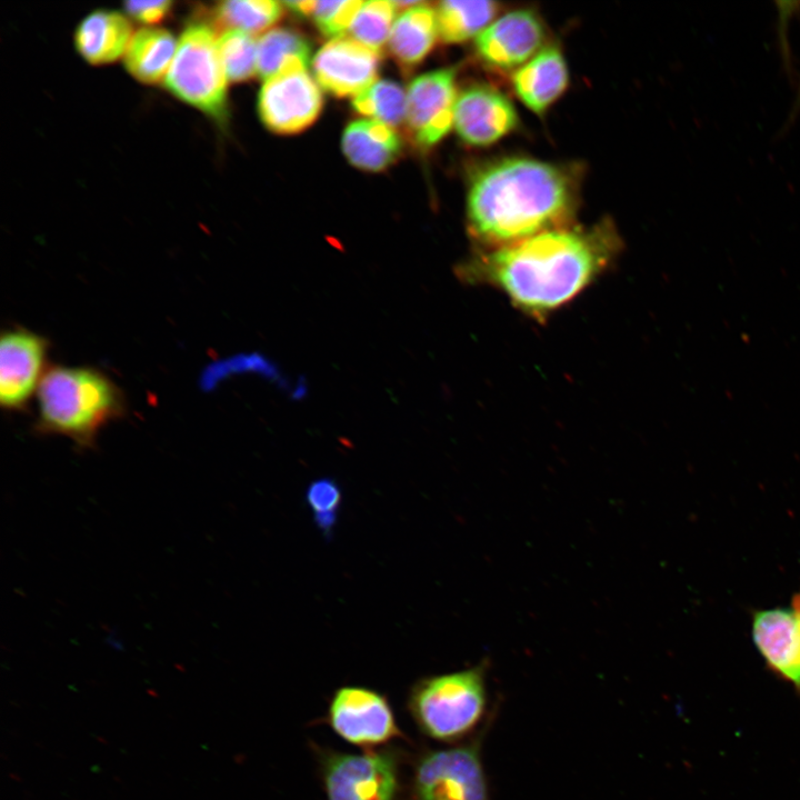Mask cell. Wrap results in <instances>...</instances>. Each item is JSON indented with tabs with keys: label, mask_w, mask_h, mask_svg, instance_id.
Here are the masks:
<instances>
[{
	"label": "cell",
	"mask_w": 800,
	"mask_h": 800,
	"mask_svg": "<svg viewBox=\"0 0 800 800\" xmlns=\"http://www.w3.org/2000/svg\"><path fill=\"white\" fill-rule=\"evenodd\" d=\"M620 239L612 226L561 227L518 242L482 249L458 267L473 284L504 293L517 309L543 319L576 298L613 261Z\"/></svg>",
	"instance_id": "cell-1"
},
{
	"label": "cell",
	"mask_w": 800,
	"mask_h": 800,
	"mask_svg": "<svg viewBox=\"0 0 800 800\" xmlns=\"http://www.w3.org/2000/svg\"><path fill=\"white\" fill-rule=\"evenodd\" d=\"M577 199L568 169L529 158L493 161L470 179L469 231L483 249L508 246L568 226Z\"/></svg>",
	"instance_id": "cell-2"
},
{
	"label": "cell",
	"mask_w": 800,
	"mask_h": 800,
	"mask_svg": "<svg viewBox=\"0 0 800 800\" xmlns=\"http://www.w3.org/2000/svg\"><path fill=\"white\" fill-rule=\"evenodd\" d=\"M40 433L59 434L80 448H89L99 430L124 413L121 390L93 368L56 366L37 390Z\"/></svg>",
	"instance_id": "cell-3"
},
{
	"label": "cell",
	"mask_w": 800,
	"mask_h": 800,
	"mask_svg": "<svg viewBox=\"0 0 800 800\" xmlns=\"http://www.w3.org/2000/svg\"><path fill=\"white\" fill-rule=\"evenodd\" d=\"M484 663L421 679L412 689L409 707L419 728L429 737L454 741L471 732L487 708Z\"/></svg>",
	"instance_id": "cell-4"
},
{
	"label": "cell",
	"mask_w": 800,
	"mask_h": 800,
	"mask_svg": "<svg viewBox=\"0 0 800 800\" xmlns=\"http://www.w3.org/2000/svg\"><path fill=\"white\" fill-rule=\"evenodd\" d=\"M217 40L208 24L188 26L163 82L174 97L223 122L228 116V78Z\"/></svg>",
	"instance_id": "cell-5"
},
{
	"label": "cell",
	"mask_w": 800,
	"mask_h": 800,
	"mask_svg": "<svg viewBox=\"0 0 800 800\" xmlns=\"http://www.w3.org/2000/svg\"><path fill=\"white\" fill-rule=\"evenodd\" d=\"M481 740L482 734L467 744L423 754L413 777L414 800H490Z\"/></svg>",
	"instance_id": "cell-6"
},
{
	"label": "cell",
	"mask_w": 800,
	"mask_h": 800,
	"mask_svg": "<svg viewBox=\"0 0 800 800\" xmlns=\"http://www.w3.org/2000/svg\"><path fill=\"white\" fill-rule=\"evenodd\" d=\"M328 800H394L398 763L389 751L332 753L323 761Z\"/></svg>",
	"instance_id": "cell-7"
},
{
	"label": "cell",
	"mask_w": 800,
	"mask_h": 800,
	"mask_svg": "<svg viewBox=\"0 0 800 800\" xmlns=\"http://www.w3.org/2000/svg\"><path fill=\"white\" fill-rule=\"evenodd\" d=\"M456 76L453 67L432 70L416 77L408 87L406 122L421 149L434 147L453 128Z\"/></svg>",
	"instance_id": "cell-8"
},
{
	"label": "cell",
	"mask_w": 800,
	"mask_h": 800,
	"mask_svg": "<svg viewBox=\"0 0 800 800\" xmlns=\"http://www.w3.org/2000/svg\"><path fill=\"white\" fill-rule=\"evenodd\" d=\"M323 98L307 70L291 71L264 81L258 96L262 123L280 134L298 133L319 117Z\"/></svg>",
	"instance_id": "cell-9"
},
{
	"label": "cell",
	"mask_w": 800,
	"mask_h": 800,
	"mask_svg": "<svg viewBox=\"0 0 800 800\" xmlns=\"http://www.w3.org/2000/svg\"><path fill=\"white\" fill-rule=\"evenodd\" d=\"M331 728L350 743L371 747L400 736L387 699L370 689L343 687L329 707Z\"/></svg>",
	"instance_id": "cell-10"
},
{
	"label": "cell",
	"mask_w": 800,
	"mask_h": 800,
	"mask_svg": "<svg viewBox=\"0 0 800 800\" xmlns=\"http://www.w3.org/2000/svg\"><path fill=\"white\" fill-rule=\"evenodd\" d=\"M49 343L24 328L3 331L0 340V403L7 410L26 407L46 373Z\"/></svg>",
	"instance_id": "cell-11"
},
{
	"label": "cell",
	"mask_w": 800,
	"mask_h": 800,
	"mask_svg": "<svg viewBox=\"0 0 800 800\" xmlns=\"http://www.w3.org/2000/svg\"><path fill=\"white\" fill-rule=\"evenodd\" d=\"M546 31L532 10L510 11L492 21L476 39L480 60L499 70L519 69L543 46Z\"/></svg>",
	"instance_id": "cell-12"
},
{
	"label": "cell",
	"mask_w": 800,
	"mask_h": 800,
	"mask_svg": "<svg viewBox=\"0 0 800 800\" xmlns=\"http://www.w3.org/2000/svg\"><path fill=\"white\" fill-rule=\"evenodd\" d=\"M311 63L322 89L338 98H354L376 81L380 53L341 36L321 47Z\"/></svg>",
	"instance_id": "cell-13"
},
{
	"label": "cell",
	"mask_w": 800,
	"mask_h": 800,
	"mask_svg": "<svg viewBox=\"0 0 800 800\" xmlns=\"http://www.w3.org/2000/svg\"><path fill=\"white\" fill-rule=\"evenodd\" d=\"M517 126V111L499 90L474 84L458 93L453 128L463 142L473 147L490 146Z\"/></svg>",
	"instance_id": "cell-14"
},
{
	"label": "cell",
	"mask_w": 800,
	"mask_h": 800,
	"mask_svg": "<svg viewBox=\"0 0 800 800\" xmlns=\"http://www.w3.org/2000/svg\"><path fill=\"white\" fill-rule=\"evenodd\" d=\"M752 639L767 664L800 687V592L791 606L754 612Z\"/></svg>",
	"instance_id": "cell-15"
},
{
	"label": "cell",
	"mask_w": 800,
	"mask_h": 800,
	"mask_svg": "<svg viewBox=\"0 0 800 800\" xmlns=\"http://www.w3.org/2000/svg\"><path fill=\"white\" fill-rule=\"evenodd\" d=\"M569 82L566 59L558 47L542 48L512 74V86L520 101L537 114L564 92Z\"/></svg>",
	"instance_id": "cell-16"
},
{
	"label": "cell",
	"mask_w": 800,
	"mask_h": 800,
	"mask_svg": "<svg viewBox=\"0 0 800 800\" xmlns=\"http://www.w3.org/2000/svg\"><path fill=\"white\" fill-rule=\"evenodd\" d=\"M341 149L348 161L364 171H382L391 166L402 150L394 128L373 119H357L342 132Z\"/></svg>",
	"instance_id": "cell-17"
},
{
	"label": "cell",
	"mask_w": 800,
	"mask_h": 800,
	"mask_svg": "<svg viewBox=\"0 0 800 800\" xmlns=\"http://www.w3.org/2000/svg\"><path fill=\"white\" fill-rule=\"evenodd\" d=\"M131 38V24L126 16L112 10H96L79 23L74 44L86 61L99 66L124 56Z\"/></svg>",
	"instance_id": "cell-18"
},
{
	"label": "cell",
	"mask_w": 800,
	"mask_h": 800,
	"mask_svg": "<svg viewBox=\"0 0 800 800\" xmlns=\"http://www.w3.org/2000/svg\"><path fill=\"white\" fill-rule=\"evenodd\" d=\"M438 37L436 9L418 1L394 20L388 46L402 68L412 69L430 53Z\"/></svg>",
	"instance_id": "cell-19"
},
{
	"label": "cell",
	"mask_w": 800,
	"mask_h": 800,
	"mask_svg": "<svg viewBox=\"0 0 800 800\" xmlns=\"http://www.w3.org/2000/svg\"><path fill=\"white\" fill-rule=\"evenodd\" d=\"M177 44L173 34L166 29L150 26L139 29L132 34L124 52L127 71L148 84L164 80Z\"/></svg>",
	"instance_id": "cell-20"
},
{
	"label": "cell",
	"mask_w": 800,
	"mask_h": 800,
	"mask_svg": "<svg viewBox=\"0 0 800 800\" xmlns=\"http://www.w3.org/2000/svg\"><path fill=\"white\" fill-rule=\"evenodd\" d=\"M257 41V74L264 81L287 72L308 69L311 47L297 31L274 28Z\"/></svg>",
	"instance_id": "cell-21"
},
{
	"label": "cell",
	"mask_w": 800,
	"mask_h": 800,
	"mask_svg": "<svg viewBox=\"0 0 800 800\" xmlns=\"http://www.w3.org/2000/svg\"><path fill=\"white\" fill-rule=\"evenodd\" d=\"M499 10L494 1H441L437 9L439 37L446 43H460L479 36Z\"/></svg>",
	"instance_id": "cell-22"
},
{
	"label": "cell",
	"mask_w": 800,
	"mask_h": 800,
	"mask_svg": "<svg viewBox=\"0 0 800 800\" xmlns=\"http://www.w3.org/2000/svg\"><path fill=\"white\" fill-rule=\"evenodd\" d=\"M212 12L219 26L254 34L280 20L283 4L272 0H229L219 2Z\"/></svg>",
	"instance_id": "cell-23"
},
{
	"label": "cell",
	"mask_w": 800,
	"mask_h": 800,
	"mask_svg": "<svg viewBox=\"0 0 800 800\" xmlns=\"http://www.w3.org/2000/svg\"><path fill=\"white\" fill-rule=\"evenodd\" d=\"M352 108L359 114L394 128L406 121L407 92L396 81L376 80L353 98Z\"/></svg>",
	"instance_id": "cell-24"
},
{
	"label": "cell",
	"mask_w": 800,
	"mask_h": 800,
	"mask_svg": "<svg viewBox=\"0 0 800 800\" xmlns=\"http://www.w3.org/2000/svg\"><path fill=\"white\" fill-rule=\"evenodd\" d=\"M396 11L394 1H364L349 29L351 38L380 53L389 41Z\"/></svg>",
	"instance_id": "cell-25"
},
{
	"label": "cell",
	"mask_w": 800,
	"mask_h": 800,
	"mask_svg": "<svg viewBox=\"0 0 800 800\" xmlns=\"http://www.w3.org/2000/svg\"><path fill=\"white\" fill-rule=\"evenodd\" d=\"M217 41L228 81L242 82L257 73L258 41L252 34L227 29Z\"/></svg>",
	"instance_id": "cell-26"
},
{
	"label": "cell",
	"mask_w": 800,
	"mask_h": 800,
	"mask_svg": "<svg viewBox=\"0 0 800 800\" xmlns=\"http://www.w3.org/2000/svg\"><path fill=\"white\" fill-rule=\"evenodd\" d=\"M306 500L316 526L329 538L337 524L342 502L339 484L330 478L317 479L307 488Z\"/></svg>",
	"instance_id": "cell-27"
},
{
	"label": "cell",
	"mask_w": 800,
	"mask_h": 800,
	"mask_svg": "<svg viewBox=\"0 0 800 800\" xmlns=\"http://www.w3.org/2000/svg\"><path fill=\"white\" fill-rule=\"evenodd\" d=\"M363 1H317L311 18L322 34L341 37L350 29Z\"/></svg>",
	"instance_id": "cell-28"
},
{
	"label": "cell",
	"mask_w": 800,
	"mask_h": 800,
	"mask_svg": "<svg viewBox=\"0 0 800 800\" xmlns=\"http://www.w3.org/2000/svg\"><path fill=\"white\" fill-rule=\"evenodd\" d=\"M172 1H128L123 3L124 11L132 19L144 23L156 24L169 13Z\"/></svg>",
	"instance_id": "cell-29"
},
{
	"label": "cell",
	"mask_w": 800,
	"mask_h": 800,
	"mask_svg": "<svg viewBox=\"0 0 800 800\" xmlns=\"http://www.w3.org/2000/svg\"><path fill=\"white\" fill-rule=\"evenodd\" d=\"M317 1H284L282 2L286 9L301 17H311L313 8Z\"/></svg>",
	"instance_id": "cell-30"
},
{
	"label": "cell",
	"mask_w": 800,
	"mask_h": 800,
	"mask_svg": "<svg viewBox=\"0 0 800 800\" xmlns=\"http://www.w3.org/2000/svg\"><path fill=\"white\" fill-rule=\"evenodd\" d=\"M799 110H800V87H799V92H798V96H797V99H796V103L793 104V111H792V113H791V116H790V119L793 118V117H796V114H797V112H798Z\"/></svg>",
	"instance_id": "cell-31"
}]
</instances>
